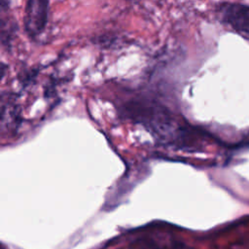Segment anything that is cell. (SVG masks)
Listing matches in <instances>:
<instances>
[{
  "label": "cell",
  "instance_id": "7a4b0ae2",
  "mask_svg": "<svg viewBox=\"0 0 249 249\" xmlns=\"http://www.w3.org/2000/svg\"><path fill=\"white\" fill-rule=\"evenodd\" d=\"M221 21L244 38L249 39V6L223 2L217 8Z\"/></svg>",
  "mask_w": 249,
  "mask_h": 249
},
{
  "label": "cell",
  "instance_id": "277c9868",
  "mask_svg": "<svg viewBox=\"0 0 249 249\" xmlns=\"http://www.w3.org/2000/svg\"><path fill=\"white\" fill-rule=\"evenodd\" d=\"M12 0H0V8H1V13L8 12L10 5H11Z\"/></svg>",
  "mask_w": 249,
  "mask_h": 249
},
{
  "label": "cell",
  "instance_id": "3957f363",
  "mask_svg": "<svg viewBox=\"0 0 249 249\" xmlns=\"http://www.w3.org/2000/svg\"><path fill=\"white\" fill-rule=\"evenodd\" d=\"M1 28V45L3 48H5L7 51H10L12 49L13 41L16 38V35L18 30V25L17 21L13 18H5V16L2 15L1 22H0Z\"/></svg>",
  "mask_w": 249,
  "mask_h": 249
},
{
  "label": "cell",
  "instance_id": "6da1fadb",
  "mask_svg": "<svg viewBox=\"0 0 249 249\" xmlns=\"http://www.w3.org/2000/svg\"><path fill=\"white\" fill-rule=\"evenodd\" d=\"M50 0H27L23 12V28L29 39H37L46 29Z\"/></svg>",
  "mask_w": 249,
  "mask_h": 249
}]
</instances>
